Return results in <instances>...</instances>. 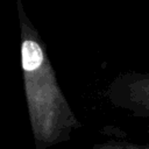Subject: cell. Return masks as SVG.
Returning a JSON list of instances; mask_svg holds the SVG:
<instances>
[{
	"label": "cell",
	"mask_w": 149,
	"mask_h": 149,
	"mask_svg": "<svg viewBox=\"0 0 149 149\" xmlns=\"http://www.w3.org/2000/svg\"><path fill=\"white\" fill-rule=\"evenodd\" d=\"M119 149H149V144H128Z\"/></svg>",
	"instance_id": "obj_2"
},
{
	"label": "cell",
	"mask_w": 149,
	"mask_h": 149,
	"mask_svg": "<svg viewBox=\"0 0 149 149\" xmlns=\"http://www.w3.org/2000/svg\"><path fill=\"white\" fill-rule=\"evenodd\" d=\"M121 102L140 118L149 119V73L134 72L121 81Z\"/></svg>",
	"instance_id": "obj_1"
}]
</instances>
